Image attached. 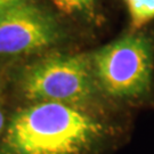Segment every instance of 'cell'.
<instances>
[{"label": "cell", "instance_id": "1", "mask_svg": "<svg viewBox=\"0 0 154 154\" xmlns=\"http://www.w3.org/2000/svg\"><path fill=\"white\" fill-rule=\"evenodd\" d=\"M116 129L87 107L40 102L17 110L0 138V154H99Z\"/></svg>", "mask_w": 154, "mask_h": 154}, {"label": "cell", "instance_id": "4", "mask_svg": "<svg viewBox=\"0 0 154 154\" xmlns=\"http://www.w3.org/2000/svg\"><path fill=\"white\" fill-rule=\"evenodd\" d=\"M62 39V29L54 14L28 0L11 7L0 16V56L34 54Z\"/></svg>", "mask_w": 154, "mask_h": 154}, {"label": "cell", "instance_id": "5", "mask_svg": "<svg viewBox=\"0 0 154 154\" xmlns=\"http://www.w3.org/2000/svg\"><path fill=\"white\" fill-rule=\"evenodd\" d=\"M56 8L72 17L91 21L96 17L98 0H51Z\"/></svg>", "mask_w": 154, "mask_h": 154}, {"label": "cell", "instance_id": "2", "mask_svg": "<svg viewBox=\"0 0 154 154\" xmlns=\"http://www.w3.org/2000/svg\"><path fill=\"white\" fill-rule=\"evenodd\" d=\"M90 61L99 91L111 98L137 102L151 93L154 46L147 34L129 33L100 47Z\"/></svg>", "mask_w": 154, "mask_h": 154}, {"label": "cell", "instance_id": "6", "mask_svg": "<svg viewBox=\"0 0 154 154\" xmlns=\"http://www.w3.org/2000/svg\"><path fill=\"white\" fill-rule=\"evenodd\" d=\"M135 31L154 20V0H125Z\"/></svg>", "mask_w": 154, "mask_h": 154}, {"label": "cell", "instance_id": "7", "mask_svg": "<svg viewBox=\"0 0 154 154\" xmlns=\"http://www.w3.org/2000/svg\"><path fill=\"white\" fill-rule=\"evenodd\" d=\"M24 1H28V0H0V16L8 9H11V7L22 4Z\"/></svg>", "mask_w": 154, "mask_h": 154}, {"label": "cell", "instance_id": "8", "mask_svg": "<svg viewBox=\"0 0 154 154\" xmlns=\"http://www.w3.org/2000/svg\"><path fill=\"white\" fill-rule=\"evenodd\" d=\"M6 126H7V121H6L5 112L2 110V106H1V103H0V138H1L2 134L5 131Z\"/></svg>", "mask_w": 154, "mask_h": 154}, {"label": "cell", "instance_id": "3", "mask_svg": "<svg viewBox=\"0 0 154 154\" xmlns=\"http://www.w3.org/2000/svg\"><path fill=\"white\" fill-rule=\"evenodd\" d=\"M18 86L32 103H62L87 109L99 93L90 56L83 54L45 56L23 70Z\"/></svg>", "mask_w": 154, "mask_h": 154}]
</instances>
